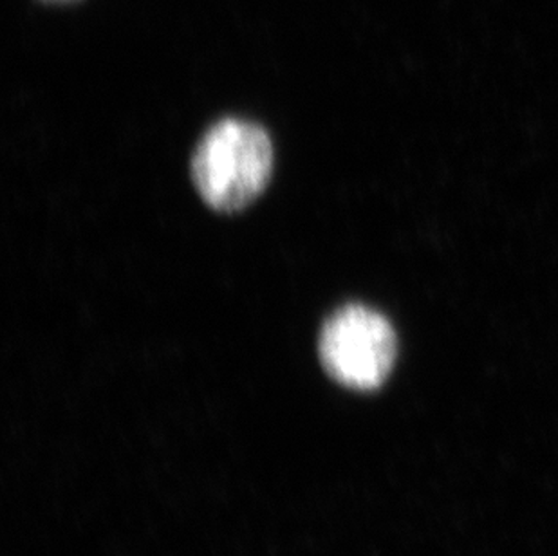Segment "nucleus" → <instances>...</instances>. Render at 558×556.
<instances>
[{"label":"nucleus","mask_w":558,"mask_h":556,"mask_svg":"<svg viewBox=\"0 0 558 556\" xmlns=\"http://www.w3.org/2000/svg\"><path fill=\"white\" fill-rule=\"evenodd\" d=\"M395 327L367 305L349 304L335 311L322 327L318 354L327 374L353 390H374L395 367Z\"/></svg>","instance_id":"f03ea898"},{"label":"nucleus","mask_w":558,"mask_h":556,"mask_svg":"<svg viewBox=\"0 0 558 556\" xmlns=\"http://www.w3.org/2000/svg\"><path fill=\"white\" fill-rule=\"evenodd\" d=\"M43 2H48V4H71V2H78V0H43Z\"/></svg>","instance_id":"7ed1b4c3"},{"label":"nucleus","mask_w":558,"mask_h":556,"mask_svg":"<svg viewBox=\"0 0 558 556\" xmlns=\"http://www.w3.org/2000/svg\"><path fill=\"white\" fill-rule=\"evenodd\" d=\"M274 145L253 121L227 118L201 137L192 158V181L201 200L222 214L244 210L268 186Z\"/></svg>","instance_id":"f257e3e1"}]
</instances>
